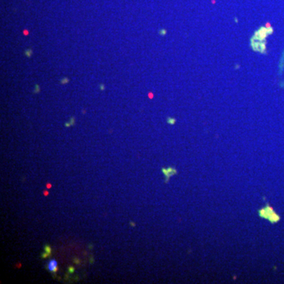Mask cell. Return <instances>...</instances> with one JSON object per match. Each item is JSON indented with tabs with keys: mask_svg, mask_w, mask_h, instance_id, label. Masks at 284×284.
Returning a JSON list of instances; mask_svg holds the SVG:
<instances>
[{
	"mask_svg": "<svg viewBox=\"0 0 284 284\" xmlns=\"http://www.w3.org/2000/svg\"><path fill=\"white\" fill-rule=\"evenodd\" d=\"M130 224H131V226H133V227H134V226H135V224H134L133 222H130Z\"/></svg>",
	"mask_w": 284,
	"mask_h": 284,
	"instance_id": "ba28073f",
	"label": "cell"
},
{
	"mask_svg": "<svg viewBox=\"0 0 284 284\" xmlns=\"http://www.w3.org/2000/svg\"><path fill=\"white\" fill-rule=\"evenodd\" d=\"M168 122L170 123V124H174V123L175 122V120H174V119H170V118L168 119Z\"/></svg>",
	"mask_w": 284,
	"mask_h": 284,
	"instance_id": "5b68a950",
	"label": "cell"
},
{
	"mask_svg": "<svg viewBox=\"0 0 284 284\" xmlns=\"http://www.w3.org/2000/svg\"><path fill=\"white\" fill-rule=\"evenodd\" d=\"M44 251H45V252H47V254H48L49 256H50V255L51 254V246H48V245H46V246H44Z\"/></svg>",
	"mask_w": 284,
	"mask_h": 284,
	"instance_id": "277c9868",
	"label": "cell"
},
{
	"mask_svg": "<svg viewBox=\"0 0 284 284\" xmlns=\"http://www.w3.org/2000/svg\"><path fill=\"white\" fill-rule=\"evenodd\" d=\"M162 171L163 172V174H165L166 176V182H168L169 178L171 176L174 175V174H176V170L174 168H163L162 169Z\"/></svg>",
	"mask_w": 284,
	"mask_h": 284,
	"instance_id": "7a4b0ae2",
	"label": "cell"
},
{
	"mask_svg": "<svg viewBox=\"0 0 284 284\" xmlns=\"http://www.w3.org/2000/svg\"><path fill=\"white\" fill-rule=\"evenodd\" d=\"M259 215L261 218L267 219L271 222L274 223H276L279 220V216L274 212V210L270 207L269 205H267L265 208H262L259 211Z\"/></svg>",
	"mask_w": 284,
	"mask_h": 284,
	"instance_id": "6da1fadb",
	"label": "cell"
},
{
	"mask_svg": "<svg viewBox=\"0 0 284 284\" xmlns=\"http://www.w3.org/2000/svg\"><path fill=\"white\" fill-rule=\"evenodd\" d=\"M47 268L51 272L54 274H56L58 271V264L57 261L55 260H51L49 261L48 264H47Z\"/></svg>",
	"mask_w": 284,
	"mask_h": 284,
	"instance_id": "3957f363",
	"label": "cell"
},
{
	"mask_svg": "<svg viewBox=\"0 0 284 284\" xmlns=\"http://www.w3.org/2000/svg\"><path fill=\"white\" fill-rule=\"evenodd\" d=\"M68 271H69V272H70V273H72V272H74V267H69V270H68Z\"/></svg>",
	"mask_w": 284,
	"mask_h": 284,
	"instance_id": "8992f818",
	"label": "cell"
},
{
	"mask_svg": "<svg viewBox=\"0 0 284 284\" xmlns=\"http://www.w3.org/2000/svg\"><path fill=\"white\" fill-rule=\"evenodd\" d=\"M79 261H78L77 259H74V263L75 264H78Z\"/></svg>",
	"mask_w": 284,
	"mask_h": 284,
	"instance_id": "52a82bcc",
	"label": "cell"
}]
</instances>
